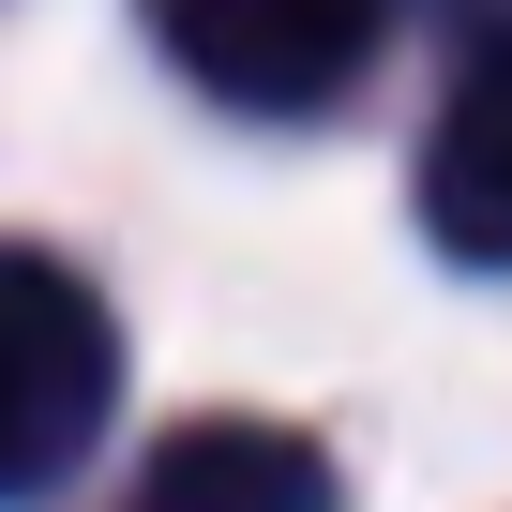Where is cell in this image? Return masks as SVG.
I'll list each match as a JSON object with an SVG mask.
<instances>
[{
	"instance_id": "cell-1",
	"label": "cell",
	"mask_w": 512,
	"mask_h": 512,
	"mask_svg": "<svg viewBox=\"0 0 512 512\" xmlns=\"http://www.w3.org/2000/svg\"><path fill=\"white\" fill-rule=\"evenodd\" d=\"M106 392H121V332H106V302L61 272V256L0 241V497L61 482V467L106 437Z\"/></svg>"
},
{
	"instance_id": "cell-2",
	"label": "cell",
	"mask_w": 512,
	"mask_h": 512,
	"mask_svg": "<svg viewBox=\"0 0 512 512\" xmlns=\"http://www.w3.org/2000/svg\"><path fill=\"white\" fill-rule=\"evenodd\" d=\"M392 31V0H151V46L241 106V121H317Z\"/></svg>"
},
{
	"instance_id": "cell-3",
	"label": "cell",
	"mask_w": 512,
	"mask_h": 512,
	"mask_svg": "<svg viewBox=\"0 0 512 512\" xmlns=\"http://www.w3.org/2000/svg\"><path fill=\"white\" fill-rule=\"evenodd\" d=\"M422 226L467 256V272H512V31L467 61V91L437 106V151H422Z\"/></svg>"
},
{
	"instance_id": "cell-4",
	"label": "cell",
	"mask_w": 512,
	"mask_h": 512,
	"mask_svg": "<svg viewBox=\"0 0 512 512\" xmlns=\"http://www.w3.org/2000/svg\"><path fill=\"white\" fill-rule=\"evenodd\" d=\"M121 512H332V467L272 422H196V437L151 452V482Z\"/></svg>"
}]
</instances>
